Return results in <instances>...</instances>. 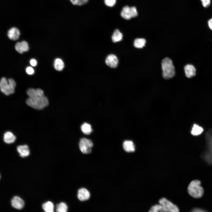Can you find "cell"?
<instances>
[{
    "label": "cell",
    "mask_w": 212,
    "mask_h": 212,
    "mask_svg": "<svg viewBox=\"0 0 212 212\" xmlns=\"http://www.w3.org/2000/svg\"><path fill=\"white\" fill-rule=\"evenodd\" d=\"M205 148L201 157L208 165L212 164V129L206 132L205 135Z\"/></svg>",
    "instance_id": "6da1fadb"
},
{
    "label": "cell",
    "mask_w": 212,
    "mask_h": 212,
    "mask_svg": "<svg viewBox=\"0 0 212 212\" xmlns=\"http://www.w3.org/2000/svg\"><path fill=\"white\" fill-rule=\"evenodd\" d=\"M26 104L35 109L41 110L47 107L49 104L47 98L44 95L29 97L26 100Z\"/></svg>",
    "instance_id": "7a4b0ae2"
},
{
    "label": "cell",
    "mask_w": 212,
    "mask_h": 212,
    "mask_svg": "<svg viewBox=\"0 0 212 212\" xmlns=\"http://www.w3.org/2000/svg\"><path fill=\"white\" fill-rule=\"evenodd\" d=\"M188 192L192 197L198 198L203 195L204 191L201 186V181L198 180L192 181L189 184L187 188Z\"/></svg>",
    "instance_id": "3957f363"
},
{
    "label": "cell",
    "mask_w": 212,
    "mask_h": 212,
    "mask_svg": "<svg viewBox=\"0 0 212 212\" xmlns=\"http://www.w3.org/2000/svg\"><path fill=\"white\" fill-rule=\"evenodd\" d=\"M163 75L165 79L173 77L175 73V69L172 60L169 58L164 59L161 62Z\"/></svg>",
    "instance_id": "277c9868"
},
{
    "label": "cell",
    "mask_w": 212,
    "mask_h": 212,
    "mask_svg": "<svg viewBox=\"0 0 212 212\" xmlns=\"http://www.w3.org/2000/svg\"><path fill=\"white\" fill-rule=\"evenodd\" d=\"M16 83L12 78L7 80L4 77H2L0 82V88L1 91L6 95H9L14 93Z\"/></svg>",
    "instance_id": "5b68a950"
},
{
    "label": "cell",
    "mask_w": 212,
    "mask_h": 212,
    "mask_svg": "<svg viewBox=\"0 0 212 212\" xmlns=\"http://www.w3.org/2000/svg\"><path fill=\"white\" fill-rule=\"evenodd\" d=\"M159 202L162 207V212H178L179 211L178 208L176 205L165 198H161Z\"/></svg>",
    "instance_id": "8992f818"
},
{
    "label": "cell",
    "mask_w": 212,
    "mask_h": 212,
    "mask_svg": "<svg viewBox=\"0 0 212 212\" xmlns=\"http://www.w3.org/2000/svg\"><path fill=\"white\" fill-rule=\"evenodd\" d=\"M120 14L121 16L126 20H129L132 18L135 17L138 15L137 11L135 7H130L127 6L123 7Z\"/></svg>",
    "instance_id": "52a82bcc"
},
{
    "label": "cell",
    "mask_w": 212,
    "mask_h": 212,
    "mask_svg": "<svg viewBox=\"0 0 212 212\" xmlns=\"http://www.w3.org/2000/svg\"><path fill=\"white\" fill-rule=\"evenodd\" d=\"M93 146V143L90 140L85 138L80 139L79 147L82 153L88 154L91 153Z\"/></svg>",
    "instance_id": "ba28073f"
},
{
    "label": "cell",
    "mask_w": 212,
    "mask_h": 212,
    "mask_svg": "<svg viewBox=\"0 0 212 212\" xmlns=\"http://www.w3.org/2000/svg\"><path fill=\"white\" fill-rule=\"evenodd\" d=\"M184 71L186 76L188 78L195 76L196 74V69L195 66L191 64H187L184 67Z\"/></svg>",
    "instance_id": "9c48e42d"
},
{
    "label": "cell",
    "mask_w": 212,
    "mask_h": 212,
    "mask_svg": "<svg viewBox=\"0 0 212 212\" xmlns=\"http://www.w3.org/2000/svg\"><path fill=\"white\" fill-rule=\"evenodd\" d=\"M105 61L107 65L112 68L117 67L118 63L117 57L113 54L109 55L107 57Z\"/></svg>",
    "instance_id": "30bf717a"
},
{
    "label": "cell",
    "mask_w": 212,
    "mask_h": 212,
    "mask_svg": "<svg viewBox=\"0 0 212 212\" xmlns=\"http://www.w3.org/2000/svg\"><path fill=\"white\" fill-rule=\"evenodd\" d=\"M77 198L81 201H84L88 200L90 197V193L86 188H82L78 191Z\"/></svg>",
    "instance_id": "8fae6325"
},
{
    "label": "cell",
    "mask_w": 212,
    "mask_h": 212,
    "mask_svg": "<svg viewBox=\"0 0 212 212\" xmlns=\"http://www.w3.org/2000/svg\"><path fill=\"white\" fill-rule=\"evenodd\" d=\"M204 130L203 127L197 123H194L191 127L190 133L194 136H198L203 133Z\"/></svg>",
    "instance_id": "7c38bea8"
},
{
    "label": "cell",
    "mask_w": 212,
    "mask_h": 212,
    "mask_svg": "<svg viewBox=\"0 0 212 212\" xmlns=\"http://www.w3.org/2000/svg\"><path fill=\"white\" fill-rule=\"evenodd\" d=\"M11 203L14 208L18 209H22L24 205V202L23 200L17 196L13 197L11 200Z\"/></svg>",
    "instance_id": "4fadbf2b"
},
{
    "label": "cell",
    "mask_w": 212,
    "mask_h": 212,
    "mask_svg": "<svg viewBox=\"0 0 212 212\" xmlns=\"http://www.w3.org/2000/svg\"><path fill=\"white\" fill-rule=\"evenodd\" d=\"M7 34L10 39L16 40L19 39L20 35V32L17 28L13 27L8 30Z\"/></svg>",
    "instance_id": "5bb4252c"
},
{
    "label": "cell",
    "mask_w": 212,
    "mask_h": 212,
    "mask_svg": "<svg viewBox=\"0 0 212 212\" xmlns=\"http://www.w3.org/2000/svg\"><path fill=\"white\" fill-rule=\"evenodd\" d=\"M17 150L22 157H25L29 155L30 151L27 145H19L17 148Z\"/></svg>",
    "instance_id": "9a60e30c"
},
{
    "label": "cell",
    "mask_w": 212,
    "mask_h": 212,
    "mask_svg": "<svg viewBox=\"0 0 212 212\" xmlns=\"http://www.w3.org/2000/svg\"><path fill=\"white\" fill-rule=\"evenodd\" d=\"M26 93L29 97L44 95L43 91L42 89L39 88L34 89L33 88H29L27 90Z\"/></svg>",
    "instance_id": "2e32d148"
},
{
    "label": "cell",
    "mask_w": 212,
    "mask_h": 212,
    "mask_svg": "<svg viewBox=\"0 0 212 212\" xmlns=\"http://www.w3.org/2000/svg\"><path fill=\"white\" fill-rule=\"evenodd\" d=\"M16 139L15 136L11 132H6L4 134L3 140L6 143H13L14 142Z\"/></svg>",
    "instance_id": "e0dca14e"
},
{
    "label": "cell",
    "mask_w": 212,
    "mask_h": 212,
    "mask_svg": "<svg viewBox=\"0 0 212 212\" xmlns=\"http://www.w3.org/2000/svg\"><path fill=\"white\" fill-rule=\"evenodd\" d=\"M123 147L124 150L127 152H133L135 150V147L132 141L126 140L123 144Z\"/></svg>",
    "instance_id": "ac0fdd59"
},
{
    "label": "cell",
    "mask_w": 212,
    "mask_h": 212,
    "mask_svg": "<svg viewBox=\"0 0 212 212\" xmlns=\"http://www.w3.org/2000/svg\"><path fill=\"white\" fill-rule=\"evenodd\" d=\"M123 37L122 34L119 29H116L114 31L112 36V39L113 42L115 43L121 41Z\"/></svg>",
    "instance_id": "d6986e66"
},
{
    "label": "cell",
    "mask_w": 212,
    "mask_h": 212,
    "mask_svg": "<svg viewBox=\"0 0 212 212\" xmlns=\"http://www.w3.org/2000/svg\"><path fill=\"white\" fill-rule=\"evenodd\" d=\"M54 66L56 70L58 71H61L64 68V64L62 59L57 58L55 59Z\"/></svg>",
    "instance_id": "ffe728a7"
},
{
    "label": "cell",
    "mask_w": 212,
    "mask_h": 212,
    "mask_svg": "<svg viewBox=\"0 0 212 212\" xmlns=\"http://www.w3.org/2000/svg\"><path fill=\"white\" fill-rule=\"evenodd\" d=\"M42 208L45 212H53L54 211V205L51 201H48L43 203L42 205Z\"/></svg>",
    "instance_id": "44dd1931"
},
{
    "label": "cell",
    "mask_w": 212,
    "mask_h": 212,
    "mask_svg": "<svg viewBox=\"0 0 212 212\" xmlns=\"http://www.w3.org/2000/svg\"><path fill=\"white\" fill-rule=\"evenodd\" d=\"M81 128L82 131L85 134H90L92 132L91 125L87 123H84L82 125Z\"/></svg>",
    "instance_id": "7402d4cb"
},
{
    "label": "cell",
    "mask_w": 212,
    "mask_h": 212,
    "mask_svg": "<svg viewBox=\"0 0 212 212\" xmlns=\"http://www.w3.org/2000/svg\"><path fill=\"white\" fill-rule=\"evenodd\" d=\"M146 40L143 38H137L135 39L134 45L135 47L141 48L143 47L145 44Z\"/></svg>",
    "instance_id": "603a6c76"
},
{
    "label": "cell",
    "mask_w": 212,
    "mask_h": 212,
    "mask_svg": "<svg viewBox=\"0 0 212 212\" xmlns=\"http://www.w3.org/2000/svg\"><path fill=\"white\" fill-rule=\"evenodd\" d=\"M68 210V206L66 204L61 202L57 205L56 211L59 212H66Z\"/></svg>",
    "instance_id": "cb8c5ba5"
},
{
    "label": "cell",
    "mask_w": 212,
    "mask_h": 212,
    "mask_svg": "<svg viewBox=\"0 0 212 212\" xmlns=\"http://www.w3.org/2000/svg\"><path fill=\"white\" fill-rule=\"evenodd\" d=\"M150 212H162V208L160 204H156L152 206L149 211Z\"/></svg>",
    "instance_id": "d4e9b609"
},
{
    "label": "cell",
    "mask_w": 212,
    "mask_h": 212,
    "mask_svg": "<svg viewBox=\"0 0 212 212\" xmlns=\"http://www.w3.org/2000/svg\"><path fill=\"white\" fill-rule=\"evenodd\" d=\"M21 42L23 52L28 51L29 49V47L27 42L25 41H22Z\"/></svg>",
    "instance_id": "484cf974"
},
{
    "label": "cell",
    "mask_w": 212,
    "mask_h": 212,
    "mask_svg": "<svg viewBox=\"0 0 212 212\" xmlns=\"http://www.w3.org/2000/svg\"><path fill=\"white\" fill-rule=\"evenodd\" d=\"M116 0H104L105 4L107 6L112 7L115 4Z\"/></svg>",
    "instance_id": "4316f807"
},
{
    "label": "cell",
    "mask_w": 212,
    "mask_h": 212,
    "mask_svg": "<svg viewBox=\"0 0 212 212\" xmlns=\"http://www.w3.org/2000/svg\"><path fill=\"white\" fill-rule=\"evenodd\" d=\"M15 49L19 53L22 54L24 52L21 42H18L15 45Z\"/></svg>",
    "instance_id": "83f0119b"
},
{
    "label": "cell",
    "mask_w": 212,
    "mask_h": 212,
    "mask_svg": "<svg viewBox=\"0 0 212 212\" xmlns=\"http://www.w3.org/2000/svg\"><path fill=\"white\" fill-rule=\"evenodd\" d=\"M211 0H201L203 7L207 8L209 7L211 4Z\"/></svg>",
    "instance_id": "f1b7e54d"
},
{
    "label": "cell",
    "mask_w": 212,
    "mask_h": 212,
    "mask_svg": "<svg viewBox=\"0 0 212 212\" xmlns=\"http://www.w3.org/2000/svg\"><path fill=\"white\" fill-rule=\"evenodd\" d=\"M26 70L27 73L29 75L32 74L34 73V69L31 67H26Z\"/></svg>",
    "instance_id": "f546056e"
},
{
    "label": "cell",
    "mask_w": 212,
    "mask_h": 212,
    "mask_svg": "<svg viewBox=\"0 0 212 212\" xmlns=\"http://www.w3.org/2000/svg\"><path fill=\"white\" fill-rule=\"evenodd\" d=\"M88 0H77V5L78 6H81L86 4Z\"/></svg>",
    "instance_id": "4dcf8cb0"
},
{
    "label": "cell",
    "mask_w": 212,
    "mask_h": 212,
    "mask_svg": "<svg viewBox=\"0 0 212 212\" xmlns=\"http://www.w3.org/2000/svg\"><path fill=\"white\" fill-rule=\"evenodd\" d=\"M192 212H206V211L204 209L200 208H193L191 211Z\"/></svg>",
    "instance_id": "1f68e13d"
},
{
    "label": "cell",
    "mask_w": 212,
    "mask_h": 212,
    "mask_svg": "<svg viewBox=\"0 0 212 212\" xmlns=\"http://www.w3.org/2000/svg\"><path fill=\"white\" fill-rule=\"evenodd\" d=\"M30 63L31 65L32 66H35L37 64V62L34 59H32L30 61Z\"/></svg>",
    "instance_id": "d6a6232c"
},
{
    "label": "cell",
    "mask_w": 212,
    "mask_h": 212,
    "mask_svg": "<svg viewBox=\"0 0 212 212\" xmlns=\"http://www.w3.org/2000/svg\"><path fill=\"white\" fill-rule=\"evenodd\" d=\"M208 24L210 29L212 30V18L208 21Z\"/></svg>",
    "instance_id": "836d02e7"
},
{
    "label": "cell",
    "mask_w": 212,
    "mask_h": 212,
    "mask_svg": "<svg viewBox=\"0 0 212 212\" xmlns=\"http://www.w3.org/2000/svg\"><path fill=\"white\" fill-rule=\"evenodd\" d=\"M72 4L74 5H77V0H69Z\"/></svg>",
    "instance_id": "e575fe53"
}]
</instances>
